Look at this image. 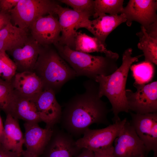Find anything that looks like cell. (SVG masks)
Here are the masks:
<instances>
[{"label": "cell", "instance_id": "cell-1", "mask_svg": "<svg viewBox=\"0 0 157 157\" xmlns=\"http://www.w3.org/2000/svg\"><path fill=\"white\" fill-rule=\"evenodd\" d=\"M83 85L84 92L71 97L62 110L61 126L73 137L83 135L93 124H109L107 116L111 110L99 95L98 83L89 79Z\"/></svg>", "mask_w": 157, "mask_h": 157}, {"label": "cell", "instance_id": "cell-2", "mask_svg": "<svg viewBox=\"0 0 157 157\" xmlns=\"http://www.w3.org/2000/svg\"><path fill=\"white\" fill-rule=\"evenodd\" d=\"M132 54L131 48L126 49L122 55V64L115 71L107 76H98L95 80L98 84L99 97H106L111 104L113 123L121 120L119 116L120 113L129 112L125 94L128 73L133 63L143 56L133 57Z\"/></svg>", "mask_w": 157, "mask_h": 157}, {"label": "cell", "instance_id": "cell-3", "mask_svg": "<svg viewBox=\"0 0 157 157\" xmlns=\"http://www.w3.org/2000/svg\"><path fill=\"white\" fill-rule=\"evenodd\" d=\"M60 56L75 72L95 81L99 76L109 75L118 68L119 55L108 50L104 56H94L73 50L58 42L53 45Z\"/></svg>", "mask_w": 157, "mask_h": 157}, {"label": "cell", "instance_id": "cell-4", "mask_svg": "<svg viewBox=\"0 0 157 157\" xmlns=\"http://www.w3.org/2000/svg\"><path fill=\"white\" fill-rule=\"evenodd\" d=\"M34 72L41 79L44 89L58 92L67 82L76 77L75 71L60 56L53 45L40 46Z\"/></svg>", "mask_w": 157, "mask_h": 157}, {"label": "cell", "instance_id": "cell-5", "mask_svg": "<svg viewBox=\"0 0 157 157\" xmlns=\"http://www.w3.org/2000/svg\"><path fill=\"white\" fill-rule=\"evenodd\" d=\"M125 118L120 121L109 124L101 129H87L83 136L76 140L79 148H85L94 152H104L112 157L113 144L127 121Z\"/></svg>", "mask_w": 157, "mask_h": 157}, {"label": "cell", "instance_id": "cell-6", "mask_svg": "<svg viewBox=\"0 0 157 157\" xmlns=\"http://www.w3.org/2000/svg\"><path fill=\"white\" fill-rule=\"evenodd\" d=\"M59 4L57 1L52 0H19L10 12L11 21L14 25L28 31L37 19L55 14V9Z\"/></svg>", "mask_w": 157, "mask_h": 157}, {"label": "cell", "instance_id": "cell-7", "mask_svg": "<svg viewBox=\"0 0 157 157\" xmlns=\"http://www.w3.org/2000/svg\"><path fill=\"white\" fill-rule=\"evenodd\" d=\"M136 90H126L129 111L139 114L157 113V81L140 84L134 82Z\"/></svg>", "mask_w": 157, "mask_h": 157}, {"label": "cell", "instance_id": "cell-8", "mask_svg": "<svg viewBox=\"0 0 157 157\" xmlns=\"http://www.w3.org/2000/svg\"><path fill=\"white\" fill-rule=\"evenodd\" d=\"M112 157H146V147L127 120L114 142Z\"/></svg>", "mask_w": 157, "mask_h": 157}, {"label": "cell", "instance_id": "cell-9", "mask_svg": "<svg viewBox=\"0 0 157 157\" xmlns=\"http://www.w3.org/2000/svg\"><path fill=\"white\" fill-rule=\"evenodd\" d=\"M130 113V122L144 145L147 154L153 151V157H157V113Z\"/></svg>", "mask_w": 157, "mask_h": 157}, {"label": "cell", "instance_id": "cell-10", "mask_svg": "<svg viewBox=\"0 0 157 157\" xmlns=\"http://www.w3.org/2000/svg\"><path fill=\"white\" fill-rule=\"evenodd\" d=\"M157 0H130L121 14L125 15L127 26H131L133 22L135 21L147 30L157 22Z\"/></svg>", "mask_w": 157, "mask_h": 157}, {"label": "cell", "instance_id": "cell-11", "mask_svg": "<svg viewBox=\"0 0 157 157\" xmlns=\"http://www.w3.org/2000/svg\"><path fill=\"white\" fill-rule=\"evenodd\" d=\"M54 13L58 17L61 30L60 38L58 42L74 50L75 36L78 26L89 19L90 17L72 9L63 7L59 4L55 8Z\"/></svg>", "mask_w": 157, "mask_h": 157}, {"label": "cell", "instance_id": "cell-12", "mask_svg": "<svg viewBox=\"0 0 157 157\" xmlns=\"http://www.w3.org/2000/svg\"><path fill=\"white\" fill-rule=\"evenodd\" d=\"M55 15L50 14L39 18L29 28L31 36L40 46L53 45L59 41L61 28Z\"/></svg>", "mask_w": 157, "mask_h": 157}, {"label": "cell", "instance_id": "cell-13", "mask_svg": "<svg viewBox=\"0 0 157 157\" xmlns=\"http://www.w3.org/2000/svg\"><path fill=\"white\" fill-rule=\"evenodd\" d=\"M82 149L71 135L62 130L53 129L43 154L44 157H75Z\"/></svg>", "mask_w": 157, "mask_h": 157}, {"label": "cell", "instance_id": "cell-14", "mask_svg": "<svg viewBox=\"0 0 157 157\" xmlns=\"http://www.w3.org/2000/svg\"><path fill=\"white\" fill-rule=\"evenodd\" d=\"M126 17L123 14L117 15L102 14L95 19L86 20L78 26L77 29L83 28L91 32L94 37L106 45V40L110 33L117 26L125 22Z\"/></svg>", "mask_w": 157, "mask_h": 157}, {"label": "cell", "instance_id": "cell-15", "mask_svg": "<svg viewBox=\"0 0 157 157\" xmlns=\"http://www.w3.org/2000/svg\"><path fill=\"white\" fill-rule=\"evenodd\" d=\"M55 94L51 89H44L35 100L42 122L46 124V127L53 128L61 119L62 110L56 99Z\"/></svg>", "mask_w": 157, "mask_h": 157}, {"label": "cell", "instance_id": "cell-16", "mask_svg": "<svg viewBox=\"0 0 157 157\" xmlns=\"http://www.w3.org/2000/svg\"><path fill=\"white\" fill-rule=\"evenodd\" d=\"M24 142L26 150L38 157L43 154L53 134V128L40 127L38 123L25 122Z\"/></svg>", "mask_w": 157, "mask_h": 157}, {"label": "cell", "instance_id": "cell-17", "mask_svg": "<svg viewBox=\"0 0 157 157\" xmlns=\"http://www.w3.org/2000/svg\"><path fill=\"white\" fill-rule=\"evenodd\" d=\"M40 45L31 36L22 46L8 51L17 67V72H33L39 54Z\"/></svg>", "mask_w": 157, "mask_h": 157}, {"label": "cell", "instance_id": "cell-18", "mask_svg": "<svg viewBox=\"0 0 157 157\" xmlns=\"http://www.w3.org/2000/svg\"><path fill=\"white\" fill-rule=\"evenodd\" d=\"M36 99L21 95L14 91L13 99L9 113L17 119L26 122H42L37 107Z\"/></svg>", "mask_w": 157, "mask_h": 157}, {"label": "cell", "instance_id": "cell-19", "mask_svg": "<svg viewBox=\"0 0 157 157\" xmlns=\"http://www.w3.org/2000/svg\"><path fill=\"white\" fill-rule=\"evenodd\" d=\"M11 82L15 92L28 97L36 98L43 89L41 79L34 72H16Z\"/></svg>", "mask_w": 157, "mask_h": 157}, {"label": "cell", "instance_id": "cell-20", "mask_svg": "<svg viewBox=\"0 0 157 157\" xmlns=\"http://www.w3.org/2000/svg\"><path fill=\"white\" fill-rule=\"evenodd\" d=\"M5 140L2 147L8 150L22 154L24 140L17 119L6 115L4 126Z\"/></svg>", "mask_w": 157, "mask_h": 157}, {"label": "cell", "instance_id": "cell-21", "mask_svg": "<svg viewBox=\"0 0 157 157\" xmlns=\"http://www.w3.org/2000/svg\"><path fill=\"white\" fill-rule=\"evenodd\" d=\"M28 36L27 31L10 22L0 30V52H6L22 46Z\"/></svg>", "mask_w": 157, "mask_h": 157}, {"label": "cell", "instance_id": "cell-22", "mask_svg": "<svg viewBox=\"0 0 157 157\" xmlns=\"http://www.w3.org/2000/svg\"><path fill=\"white\" fill-rule=\"evenodd\" d=\"M74 50L89 53L94 52L106 53L108 51L106 45L96 38L81 32H76L75 36Z\"/></svg>", "mask_w": 157, "mask_h": 157}, {"label": "cell", "instance_id": "cell-23", "mask_svg": "<svg viewBox=\"0 0 157 157\" xmlns=\"http://www.w3.org/2000/svg\"><path fill=\"white\" fill-rule=\"evenodd\" d=\"M136 34L139 39L138 48L143 53L144 62L157 65V39L149 35L143 27Z\"/></svg>", "mask_w": 157, "mask_h": 157}, {"label": "cell", "instance_id": "cell-24", "mask_svg": "<svg viewBox=\"0 0 157 157\" xmlns=\"http://www.w3.org/2000/svg\"><path fill=\"white\" fill-rule=\"evenodd\" d=\"M94 18H96L102 14L112 15L121 14L123 8V0H95Z\"/></svg>", "mask_w": 157, "mask_h": 157}, {"label": "cell", "instance_id": "cell-25", "mask_svg": "<svg viewBox=\"0 0 157 157\" xmlns=\"http://www.w3.org/2000/svg\"><path fill=\"white\" fill-rule=\"evenodd\" d=\"M130 69L135 80L138 84H146L150 81L153 78L154 68L152 64L144 62L131 65Z\"/></svg>", "mask_w": 157, "mask_h": 157}, {"label": "cell", "instance_id": "cell-26", "mask_svg": "<svg viewBox=\"0 0 157 157\" xmlns=\"http://www.w3.org/2000/svg\"><path fill=\"white\" fill-rule=\"evenodd\" d=\"M14 90L11 81L0 77V109L9 114L11 104Z\"/></svg>", "mask_w": 157, "mask_h": 157}, {"label": "cell", "instance_id": "cell-27", "mask_svg": "<svg viewBox=\"0 0 157 157\" xmlns=\"http://www.w3.org/2000/svg\"><path fill=\"white\" fill-rule=\"evenodd\" d=\"M72 8L74 10L90 17L94 13V1L93 0H58Z\"/></svg>", "mask_w": 157, "mask_h": 157}, {"label": "cell", "instance_id": "cell-28", "mask_svg": "<svg viewBox=\"0 0 157 157\" xmlns=\"http://www.w3.org/2000/svg\"><path fill=\"white\" fill-rule=\"evenodd\" d=\"M17 72L15 63L6 52H0V76L5 80L10 81Z\"/></svg>", "mask_w": 157, "mask_h": 157}, {"label": "cell", "instance_id": "cell-29", "mask_svg": "<svg viewBox=\"0 0 157 157\" xmlns=\"http://www.w3.org/2000/svg\"><path fill=\"white\" fill-rule=\"evenodd\" d=\"M19 0H0V11L10 13Z\"/></svg>", "mask_w": 157, "mask_h": 157}, {"label": "cell", "instance_id": "cell-30", "mask_svg": "<svg viewBox=\"0 0 157 157\" xmlns=\"http://www.w3.org/2000/svg\"><path fill=\"white\" fill-rule=\"evenodd\" d=\"M11 22L10 13L0 11V30Z\"/></svg>", "mask_w": 157, "mask_h": 157}, {"label": "cell", "instance_id": "cell-31", "mask_svg": "<svg viewBox=\"0 0 157 157\" xmlns=\"http://www.w3.org/2000/svg\"><path fill=\"white\" fill-rule=\"evenodd\" d=\"M22 154L8 150L0 146V157H20Z\"/></svg>", "mask_w": 157, "mask_h": 157}, {"label": "cell", "instance_id": "cell-32", "mask_svg": "<svg viewBox=\"0 0 157 157\" xmlns=\"http://www.w3.org/2000/svg\"><path fill=\"white\" fill-rule=\"evenodd\" d=\"M145 30L149 35L154 39H157V22L151 24Z\"/></svg>", "mask_w": 157, "mask_h": 157}, {"label": "cell", "instance_id": "cell-33", "mask_svg": "<svg viewBox=\"0 0 157 157\" xmlns=\"http://www.w3.org/2000/svg\"><path fill=\"white\" fill-rule=\"evenodd\" d=\"M75 157H94V153L88 149L83 148L80 153Z\"/></svg>", "mask_w": 157, "mask_h": 157}, {"label": "cell", "instance_id": "cell-34", "mask_svg": "<svg viewBox=\"0 0 157 157\" xmlns=\"http://www.w3.org/2000/svg\"><path fill=\"white\" fill-rule=\"evenodd\" d=\"M5 133L4 126L3 124L0 114V146L2 147L5 140Z\"/></svg>", "mask_w": 157, "mask_h": 157}, {"label": "cell", "instance_id": "cell-35", "mask_svg": "<svg viewBox=\"0 0 157 157\" xmlns=\"http://www.w3.org/2000/svg\"><path fill=\"white\" fill-rule=\"evenodd\" d=\"M22 156L23 157H38L37 156L33 153L26 150H23L22 153Z\"/></svg>", "mask_w": 157, "mask_h": 157}, {"label": "cell", "instance_id": "cell-36", "mask_svg": "<svg viewBox=\"0 0 157 157\" xmlns=\"http://www.w3.org/2000/svg\"><path fill=\"white\" fill-rule=\"evenodd\" d=\"M94 157H112L110 156L103 152H95Z\"/></svg>", "mask_w": 157, "mask_h": 157}, {"label": "cell", "instance_id": "cell-37", "mask_svg": "<svg viewBox=\"0 0 157 157\" xmlns=\"http://www.w3.org/2000/svg\"></svg>", "mask_w": 157, "mask_h": 157}]
</instances>
